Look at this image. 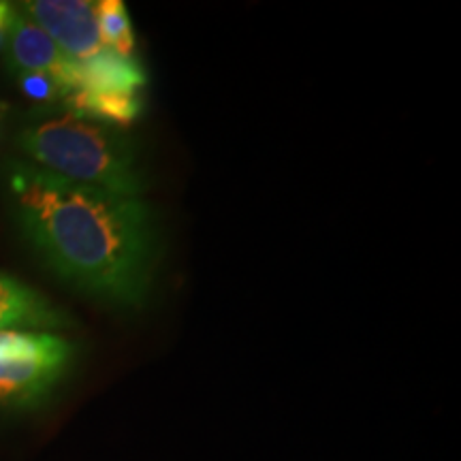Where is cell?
Wrapping results in <instances>:
<instances>
[{"label":"cell","mask_w":461,"mask_h":461,"mask_svg":"<svg viewBox=\"0 0 461 461\" xmlns=\"http://www.w3.org/2000/svg\"><path fill=\"white\" fill-rule=\"evenodd\" d=\"M143 86L146 73L135 58L105 50L79 62L77 84L65 101L79 118L126 129L141 115Z\"/></svg>","instance_id":"277c9868"},{"label":"cell","mask_w":461,"mask_h":461,"mask_svg":"<svg viewBox=\"0 0 461 461\" xmlns=\"http://www.w3.org/2000/svg\"><path fill=\"white\" fill-rule=\"evenodd\" d=\"M9 186L22 233L58 278L109 303H143L157 257L146 201L68 182L32 163L11 167Z\"/></svg>","instance_id":"6da1fadb"},{"label":"cell","mask_w":461,"mask_h":461,"mask_svg":"<svg viewBox=\"0 0 461 461\" xmlns=\"http://www.w3.org/2000/svg\"><path fill=\"white\" fill-rule=\"evenodd\" d=\"M20 79L22 90H24L26 96H31L34 101H56L62 99V90L50 75L43 73H24L17 75Z\"/></svg>","instance_id":"9c48e42d"},{"label":"cell","mask_w":461,"mask_h":461,"mask_svg":"<svg viewBox=\"0 0 461 461\" xmlns=\"http://www.w3.org/2000/svg\"><path fill=\"white\" fill-rule=\"evenodd\" d=\"M20 148L34 167L68 182L122 197H141L143 193L135 149L126 135L107 124L79 115L43 120L22 131Z\"/></svg>","instance_id":"7a4b0ae2"},{"label":"cell","mask_w":461,"mask_h":461,"mask_svg":"<svg viewBox=\"0 0 461 461\" xmlns=\"http://www.w3.org/2000/svg\"><path fill=\"white\" fill-rule=\"evenodd\" d=\"M11 9H14V5H9V3H0V48H3V43H5V34H7V26H9Z\"/></svg>","instance_id":"30bf717a"},{"label":"cell","mask_w":461,"mask_h":461,"mask_svg":"<svg viewBox=\"0 0 461 461\" xmlns=\"http://www.w3.org/2000/svg\"><path fill=\"white\" fill-rule=\"evenodd\" d=\"M48 34L67 58L84 62L105 51L96 3L88 0H32L17 5Z\"/></svg>","instance_id":"5b68a950"},{"label":"cell","mask_w":461,"mask_h":461,"mask_svg":"<svg viewBox=\"0 0 461 461\" xmlns=\"http://www.w3.org/2000/svg\"><path fill=\"white\" fill-rule=\"evenodd\" d=\"M5 54L11 71L15 75L43 73L60 86L62 99L71 95L77 84L79 62H73L58 50V45L28 17L20 7L11 9L7 34H5Z\"/></svg>","instance_id":"8992f818"},{"label":"cell","mask_w":461,"mask_h":461,"mask_svg":"<svg viewBox=\"0 0 461 461\" xmlns=\"http://www.w3.org/2000/svg\"><path fill=\"white\" fill-rule=\"evenodd\" d=\"M73 359V346L51 333L0 331V408L41 402Z\"/></svg>","instance_id":"3957f363"},{"label":"cell","mask_w":461,"mask_h":461,"mask_svg":"<svg viewBox=\"0 0 461 461\" xmlns=\"http://www.w3.org/2000/svg\"><path fill=\"white\" fill-rule=\"evenodd\" d=\"M65 319L43 295L15 278L0 274V331L50 330Z\"/></svg>","instance_id":"52a82bcc"},{"label":"cell","mask_w":461,"mask_h":461,"mask_svg":"<svg viewBox=\"0 0 461 461\" xmlns=\"http://www.w3.org/2000/svg\"><path fill=\"white\" fill-rule=\"evenodd\" d=\"M96 17L105 50L113 54L132 58L135 51V32H132L129 9L120 0H103L96 3Z\"/></svg>","instance_id":"ba28073f"}]
</instances>
